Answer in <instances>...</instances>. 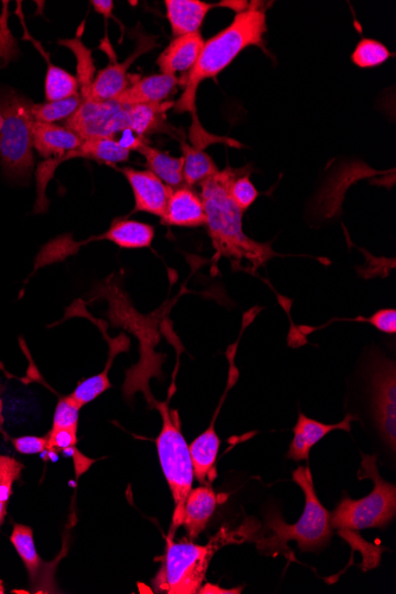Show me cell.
Instances as JSON below:
<instances>
[{"mask_svg":"<svg viewBox=\"0 0 396 594\" xmlns=\"http://www.w3.org/2000/svg\"><path fill=\"white\" fill-rule=\"evenodd\" d=\"M241 170L226 168L201 183V198L206 210L208 233L217 254L231 259L239 268L258 270L274 257L271 244L254 241L242 228L244 212L231 196V184Z\"/></svg>","mask_w":396,"mask_h":594,"instance_id":"cell-1","label":"cell"},{"mask_svg":"<svg viewBox=\"0 0 396 594\" xmlns=\"http://www.w3.org/2000/svg\"><path fill=\"white\" fill-rule=\"evenodd\" d=\"M267 31L265 10L261 3L248 5L245 11L236 14L228 28L222 30L209 41L196 65L182 82L184 93L175 105V112L196 113V92L204 80L215 79L248 47H263L264 34ZM196 118V116H195ZM197 121V120H196Z\"/></svg>","mask_w":396,"mask_h":594,"instance_id":"cell-2","label":"cell"},{"mask_svg":"<svg viewBox=\"0 0 396 594\" xmlns=\"http://www.w3.org/2000/svg\"><path fill=\"white\" fill-rule=\"evenodd\" d=\"M33 106V101L15 89H0V163L5 177L14 183L30 181L35 168Z\"/></svg>","mask_w":396,"mask_h":594,"instance_id":"cell-3","label":"cell"},{"mask_svg":"<svg viewBox=\"0 0 396 594\" xmlns=\"http://www.w3.org/2000/svg\"><path fill=\"white\" fill-rule=\"evenodd\" d=\"M362 458L359 477L372 479L374 489L361 500L344 497L330 513L332 529L340 530L344 535L363 529H385L396 515L395 485L380 476L375 456L362 455Z\"/></svg>","mask_w":396,"mask_h":594,"instance_id":"cell-4","label":"cell"},{"mask_svg":"<svg viewBox=\"0 0 396 594\" xmlns=\"http://www.w3.org/2000/svg\"><path fill=\"white\" fill-rule=\"evenodd\" d=\"M293 481L302 488L305 495V508L302 517L295 525H287L280 515H270L267 527L273 534L260 545L286 546L287 542L296 541L302 552H318L329 545L332 538L330 513L319 502L314 478L309 466H299L293 472Z\"/></svg>","mask_w":396,"mask_h":594,"instance_id":"cell-5","label":"cell"},{"mask_svg":"<svg viewBox=\"0 0 396 594\" xmlns=\"http://www.w3.org/2000/svg\"><path fill=\"white\" fill-rule=\"evenodd\" d=\"M163 426L156 440L159 461L175 501L172 528L181 526L185 501L193 489L194 466L190 450L180 429L177 415L166 404H156Z\"/></svg>","mask_w":396,"mask_h":594,"instance_id":"cell-6","label":"cell"},{"mask_svg":"<svg viewBox=\"0 0 396 594\" xmlns=\"http://www.w3.org/2000/svg\"><path fill=\"white\" fill-rule=\"evenodd\" d=\"M222 544V536L206 546L193 542H174L169 538L165 559L152 583L159 593L195 594L200 591L214 553Z\"/></svg>","mask_w":396,"mask_h":594,"instance_id":"cell-7","label":"cell"},{"mask_svg":"<svg viewBox=\"0 0 396 594\" xmlns=\"http://www.w3.org/2000/svg\"><path fill=\"white\" fill-rule=\"evenodd\" d=\"M368 406L370 423L383 445L395 455L396 449V372L395 362L378 356L369 367Z\"/></svg>","mask_w":396,"mask_h":594,"instance_id":"cell-8","label":"cell"},{"mask_svg":"<svg viewBox=\"0 0 396 594\" xmlns=\"http://www.w3.org/2000/svg\"><path fill=\"white\" fill-rule=\"evenodd\" d=\"M81 140L108 137L129 130V106L121 105L117 100H83L72 117L65 123Z\"/></svg>","mask_w":396,"mask_h":594,"instance_id":"cell-9","label":"cell"},{"mask_svg":"<svg viewBox=\"0 0 396 594\" xmlns=\"http://www.w3.org/2000/svg\"><path fill=\"white\" fill-rule=\"evenodd\" d=\"M157 47L156 38L142 35L137 41V47L132 55L123 63L113 61L95 76L91 93L87 100L108 101L116 100L134 81L129 75V69L138 57Z\"/></svg>","mask_w":396,"mask_h":594,"instance_id":"cell-10","label":"cell"},{"mask_svg":"<svg viewBox=\"0 0 396 594\" xmlns=\"http://www.w3.org/2000/svg\"><path fill=\"white\" fill-rule=\"evenodd\" d=\"M120 171L123 172L133 191L136 206L132 213H148L161 217L162 220L174 189L168 187L149 170L123 168Z\"/></svg>","mask_w":396,"mask_h":594,"instance_id":"cell-11","label":"cell"},{"mask_svg":"<svg viewBox=\"0 0 396 594\" xmlns=\"http://www.w3.org/2000/svg\"><path fill=\"white\" fill-rule=\"evenodd\" d=\"M33 144L38 155L48 159L46 163L59 165L70 157H80L82 140L66 127L35 121Z\"/></svg>","mask_w":396,"mask_h":594,"instance_id":"cell-12","label":"cell"},{"mask_svg":"<svg viewBox=\"0 0 396 594\" xmlns=\"http://www.w3.org/2000/svg\"><path fill=\"white\" fill-rule=\"evenodd\" d=\"M206 222L202 198L195 190L187 185L172 190L162 219L163 225L195 228L206 226Z\"/></svg>","mask_w":396,"mask_h":594,"instance_id":"cell-13","label":"cell"},{"mask_svg":"<svg viewBox=\"0 0 396 594\" xmlns=\"http://www.w3.org/2000/svg\"><path fill=\"white\" fill-rule=\"evenodd\" d=\"M204 43L206 41L200 31L175 37L158 56L157 65L162 74L176 76L177 73L190 72L202 53Z\"/></svg>","mask_w":396,"mask_h":594,"instance_id":"cell-14","label":"cell"},{"mask_svg":"<svg viewBox=\"0 0 396 594\" xmlns=\"http://www.w3.org/2000/svg\"><path fill=\"white\" fill-rule=\"evenodd\" d=\"M353 420H355L353 415L347 414L341 423L327 425L300 413L295 430H293L295 437H293L290 450L287 452L286 457L296 462L308 461L312 447L319 440H322L332 431L343 430L349 432L351 430L350 423Z\"/></svg>","mask_w":396,"mask_h":594,"instance_id":"cell-15","label":"cell"},{"mask_svg":"<svg viewBox=\"0 0 396 594\" xmlns=\"http://www.w3.org/2000/svg\"><path fill=\"white\" fill-rule=\"evenodd\" d=\"M180 79L174 75L156 74L139 79L132 83L126 91L116 99L124 106L161 104L169 101L175 92Z\"/></svg>","mask_w":396,"mask_h":594,"instance_id":"cell-16","label":"cell"},{"mask_svg":"<svg viewBox=\"0 0 396 594\" xmlns=\"http://www.w3.org/2000/svg\"><path fill=\"white\" fill-rule=\"evenodd\" d=\"M164 4L174 37L198 33L204 18L215 6L201 0H165Z\"/></svg>","mask_w":396,"mask_h":594,"instance_id":"cell-17","label":"cell"},{"mask_svg":"<svg viewBox=\"0 0 396 594\" xmlns=\"http://www.w3.org/2000/svg\"><path fill=\"white\" fill-rule=\"evenodd\" d=\"M217 507V496L210 487L191 489L184 504L181 526L190 539H196L212 519Z\"/></svg>","mask_w":396,"mask_h":594,"instance_id":"cell-18","label":"cell"},{"mask_svg":"<svg viewBox=\"0 0 396 594\" xmlns=\"http://www.w3.org/2000/svg\"><path fill=\"white\" fill-rule=\"evenodd\" d=\"M155 238V228L146 223L129 220H114L106 234L99 236L98 240L113 242L120 248L139 249L149 248Z\"/></svg>","mask_w":396,"mask_h":594,"instance_id":"cell-19","label":"cell"},{"mask_svg":"<svg viewBox=\"0 0 396 594\" xmlns=\"http://www.w3.org/2000/svg\"><path fill=\"white\" fill-rule=\"evenodd\" d=\"M220 449V439L214 429V421L208 430L197 437L190 445V456L194 466V476L198 482L204 483L207 478L213 481L215 463Z\"/></svg>","mask_w":396,"mask_h":594,"instance_id":"cell-20","label":"cell"},{"mask_svg":"<svg viewBox=\"0 0 396 594\" xmlns=\"http://www.w3.org/2000/svg\"><path fill=\"white\" fill-rule=\"evenodd\" d=\"M146 159L149 171L172 189L183 187V158H175L148 143L138 150Z\"/></svg>","mask_w":396,"mask_h":594,"instance_id":"cell-21","label":"cell"},{"mask_svg":"<svg viewBox=\"0 0 396 594\" xmlns=\"http://www.w3.org/2000/svg\"><path fill=\"white\" fill-rule=\"evenodd\" d=\"M175 107L174 102L129 106V130L145 138L148 134L165 129V112Z\"/></svg>","mask_w":396,"mask_h":594,"instance_id":"cell-22","label":"cell"},{"mask_svg":"<svg viewBox=\"0 0 396 594\" xmlns=\"http://www.w3.org/2000/svg\"><path fill=\"white\" fill-rule=\"evenodd\" d=\"M181 149L184 161L183 180L187 187L201 184L220 171L212 157L207 155L201 148H198V146H190L182 142Z\"/></svg>","mask_w":396,"mask_h":594,"instance_id":"cell-23","label":"cell"},{"mask_svg":"<svg viewBox=\"0 0 396 594\" xmlns=\"http://www.w3.org/2000/svg\"><path fill=\"white\" fill-rule=\"evenodd\" d=\"M37 49H40L41 54L47 61V75L46 83H44V92H46L47 101H59L80 95V87L78 79L72 74L66 72L60 67L53 65L50 61L49 55L46 51L34 41Z\"/></svg>","mask_w":396,"mask_h":594,"instance_id":"cell-24","label":"cell"},{"mask_svg":"<svg viewBox=\"0 0 396 594\" xmlns=\"http://www.w3.org/2000/svg\"><path fill=\"white\" fill-rule=\"evenodd\" d=\"M80 157L94 159L99 163L118 164L129 161L130 151L121 148L118 140L108 137H95L82 140L78 150Z\"/></svg>","mask_w":396,"mask_h":594,"instance_id":"cell-25","label":"cell"},{"mask_svg":"<svg viewBox=\"0 0 396 594\" xmlns=\"http://www.w3.org/2000/svg\"><path fill=\"white\" fill-rule=\"evenodd\" d=\"M60 46L66 47L73 51L76 57V79H78L81 98L87 100L95 76H97V68H95L92 56V50L88 49L79 38L73 40H62L59 42Z\"/></svg>","mask_w":396,"mask_h":594,"instance_id":"cell-26","label":"cell"},{"mask_svg":"<svg viewBox=\"0 0 396 594\" xmlns=\"http://www.w3.org/2000/svg\"><path fill=\"white\" fill-rule=\"evenodd\" d=\"M11 542L27 567L31 581L35 583L43 562L36 551L33 529L24 525H16L12 530Z\"/></svg>","mask_w":396,"mask_h":594,"instance_id":"cell-27","label":"cell"},{"mask_svg":"<svg viewBox=\"0 0 396 594\" xmlns=\"http://www.w3.org/2000/svg\"><path fill=\"white\" fill-rule=\"evenodd\" d=\"M83 99L80 95L59 101H47L34 104L33 116L37 123L54 124L56 121L67 120L78 111Z\"/></svg>","mask_w":396,"mask_h":594,"instance_id":"cell-28","label":"cell"},{"mask_svg":"<svg viewBox=\"0 0 396 594\" xmlns=\"http://www.w3.org/2000/svg\"><path fill=\"white\" fill-rule=\"evenodd\" d=\"M389 57H391V53L382 43L364 38L357 44L351 60L357 67L366 69L382 65Z\"/></svg>","mask_w":396,"mask_h":594,"instance_id":"cell-29","label":"cell"},{"mask_svg":"<svg viewBox=\"0 0 396 594\" xmlns=\"http://www.w3.org/2000/svg\"><path fill=\"white\" fill-rule=\"evenodd\" d=\"M8 2L3 3V14L0 16V68L5 67L19 56L18 43L8 25ZM3 126V117L0 113V130Z\"/></svg>","mask_w":396,"mask_h":594,"instance_id":"cell-30","label":"cell"},{"mask_svg":"<svg viewBox=\"0 0 396 594\" xmlns=\"http://www.w3.org/2000/svg\"><path fill=\"white\" fill-rule=\"evenodd\" d=\"M111 387V382L108 380L107 370L99 375L92 376L76 387L72 394V398L78 402L82 408L93 400L97 399L102 393H105Z\"/></svg>","mask_w":396,"mask_h":594,"instance_id":"cell-31","label":"cell"},{"mask_svg":"<svg viewBox=\"0 0 396 594\" xmlns=\"http://www.w3.org/2000/svg\"><path fill=\"white\" fill-rule=\"evenodd\" d=\"M246 171L247 168L242 170L241 174L234 178V181L231 184V189H229L234 202L238 204V207L244 213L252 206L259 196L258 190L255 189L254 184L249 180Z\"/></svg>","mask_w":396,"mask_h":594,"instance_id":"cell-32","label":"cell"},{"mask_svg":"<svg viewBox=\"0 0 396 594\" xmlns=\"http://www.w3.org/2000/svg\"><path fill=\"white\" fill-rule=\"evenodd\" d=\"M81 407L72 395L66 396L56 406L53 430L56 429H78Z\"/></svg>","mask_w":396,"mask_h":594,"instance_id":"cell-33","label":"cell"},{"mask_svg":"<svg viewBox=\"0 0 396 594\" xmlns=\"http://www.w3.org/2000/svg\"><path fill=\"white\" fill-rule=\"evenodd\" d=\"M23 465L16 459L0 456V501L8 503L12 495V485L21 477Z\"/></svg>","mask_w":396,"mask_h":594,"instance_id":"cell-34","label":"cell"},{"mask_svg":"<svg viewBox=\"0 0 396 594\" xmlns=\"http://www.w3.org/2000/svg\"><path fill=\"white\" fill-rule=\"evenodd\" d=\"M47 451L72 449L78 443V429H51Z\"/></svg>","mask_w":396,"mask_h":594,"instance_id":"cell-35","label":"cell"},{"mask_svg":"<svg viewBox=\"0 0 396 594\" xmlns=\"http://www.w3.org/2000/svg\"><path fill=\"white\" fill-rule=\"evenodd\" d=\"M356 322H367L373 325L374 328L378 329L385 334L395 335L396 332V311L395 309H382L375 312L373 316L369 318H357L354 319Z\"/></svg>","mask_w":396,"mask_h":594,"instance_id":"cell-36","label":"cell"},{"mask_svg":"<svg viewBox=\"0 0 396 594\" xmlns=\"http://www.w3.org/2000/svg\"><path fill=\"white\" fill-rule=\"evenodd\" d=\"M47 437L27 436L14 439L15 449L23 455H36L47 451Z\"/></svg>","mask_w":396,"mask_h":594,"instance_id":"cell-37","label":"cell"},{"mask_svg":"<svg viewBox=\"0 0 396 594\" xmlns=\"http://www.w3.org/2000/svg\"><path fill=\"white\" fill-rule=\"evenodd\" d=\"M118 142L121 148L129 150L130 152L132 150L138 151L144 144L148 143L146 142L145 138L136 136V134H134L131 130H125L124 136L121 137Z\"/></svg>","mask_w":396,"mask_h":594,"instance_id":"cell-38","label":"cell"},{"mask_svg":"<svg viewBox=\"0 0 396 594\" xmlns=\"http://www.w3.org/2000/svg\"><path fill=\"white\" fill-rule=\"evenodd\" d=\"M93 8L105 19L113 18L114 3L111 0H93Z\"/></svg>","mask_w":396,"mask_h":594,"instance_id":"cell-39","label":"cell"},{"mask_svg":"<svg viewBox=\"0 0 396 594\" xmlns=\"http://www.w3.org/2000/svg\"><path fill=\"white\" fill-rule=\"evenodd\" d=\"M241 590H223L221 589V587L219 586H215L212 584H208L204 587H201L200 591H198V593H221V594H235V593H240Z\"/></svg>","mask_w":396,"mask_h":594,"instance_id":"cell-40","label":"cell"},{"mask_svg":"<svg viewBox=\"0 0 396 594\" xmlns=\"http://www.w3.org/2000/svg\"><path fill=\"white\" fill-rule=\"evenodd\" d=\"M6 504L3 501H0V527H2L3 522L5 520V516H6Z\"/></svg>","mask_w":396,"mask_h":594,"instance_id":"cell-41","label":"cell"},{"mask_svg":"<svg viewBox=\"0 0 396 594\" xmlns=\"http://www.w3.org/2000/svg\"><path fill=\"white\" fill-rule=\"evenodd\" d=\"M0 413H2V401H0Z\"/></svg>","mask_w":396,"mask_h":594,"instance_id":"cell-42","label":"cell"}]
</instances>
